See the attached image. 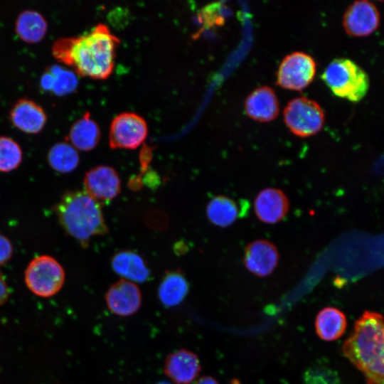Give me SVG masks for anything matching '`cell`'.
<instances>
[{"label":"cell","mask_w":384,"mask_h":384,"mask_svg":"<svg viewBox=\"0 0 384 384\" xmlns=\"http://www.w3.org/2000/svg\"><path fill=\"white\" fill-rule=\"evenodd\" d=\"M380 21V13L375 5L362 0L348 7L343 15V26L348 35L363 37L373 33L378 28Z\"/></svg>","instance_id":"obj_9"},{"label":"cell","mask_w":384,"mask_h":384,"mask_svg":"<svg viewBox=\"0 0 384 384\" xmlns=\"http://www.w3.org/2000/svg\"><path fill=\"white\" fill-rule=\"evenodd\" d=\"M279 253L276 246L266 240H256L245 247L244 264L252 274L266 277L276 268Z\"/></svg>","instance_id":"obj_12"},{"label":"cell","mask_w":384,"mask_h":384,"mask_svg":"<svg viewBox=\"0 0 384 384\" xmlns=\"http://www.w3.org/2000/svg\"><path fill=\"white\" fill-rule=\"evenodd\" d=\"M147 133V124L142 116L134 112H123L111 122L109 145L113 149H134L145 140Z\"/></svg>","instance_id":"obj_7"},{"label":"cell","mask_w":384,"mask_h":384,"mask_svg":"<svg viewBox=\"0 0 384 384\" xmlns=\"http://www.w3.org/2000/svg\"><path fill=\"white\" fill-rule=\"evenodd\" d=\"M9 296V291L7 284L0 272V305L4 304Z\"/></svg>","instance_id":"obj_28"},{"label":"cell","mask_w":384,"mask_h":384,"mask_svg":"<svg viewBox=\"0 0 384 384\" xmlns=\"http://www.w3.org/2000/svg\"><path fill=\"white\" fill-rule=\"evenodd\" d=\"M189 289L188 282L183 273L178 270L167 272L161 281L158 296L166 306L179 304L186 297Z\"/></svg>","instance_id":"obj_19"},{"label":"cell","mask_w":384,"mask_h":384,"mask_svg":"<svg viewBox=\"0 0 384 384\" xmlns=\"http://www.w3.org/2000/svg\"><path fill=\"white\" fill-rule=\"evenodd\" d=\"M238 203L225 196H217L207 204L206 215L214 225L225 228L232 225L241 215Z\"/></svg>","instance_id":"obj_21"},{"label":"cell","mask_w":384,"mask_h":384,"mask_svg":"<svg viewBox=\"0 0 384 384\" xmlns=\"http://www.w3.org/2000/svg\"><path fill=\"white\" fill-rule=\"evenodd\" d=\"M201 370L198 356L186 348L170 353L166 358L164 371L175 384H191Z\"/></svg>","instance_id":"obj_11"},{"label":"cell","mask_w":384,"mask_h":384,"mask_svg":"<svg viewBox=\"0 0 384 384\" xmlns=\"http://www.w3.org/2000/svg\"><path fill=\"white\" fill-rule=\"evenodd\" d=\"M58 223L70 236L87 247L95 235L108 232L101 204L85 191H67L55 206Z\"/></svg>","instance_id":"obj_2"},{"label":"cell","mask_w":384,"mask_h":384,"mask_svg":"<svg viewBox=\"0 0 384 384\" xmlns=\"http://www.w3.org/2000/svg\"><path fill=\"white\" fill-rule=\"evenodd\" d=\"M111 266L114 272L124 279L134 283L144 282L150 276V271L143 257L131 250L114 254L111 260Z\"/></svg>","instance_id":"obj_16"},{"label":"cell","mask_w":384,"mask_h":384,"mask_svg":"<svg viewBox=\"0 0 384 384\" xmlns=\"http://www.w3.org/2000/svg\"><path fill=\"white\" fill-rule=\"evenodd\" d=\"M142 296L136 283L122 279L112 284L105 294L109 310L122 317L134 314L140 308Z\"/></svg>","instance_id":"obj_10"},{"label":"cell","mask_w":384,"mask_h":384,"mask_svg":"<svg viewBox=\"0 0 384 384\" xmlns=\"http://www.w3.org/2000/svg\"><path fill=\"white\" fill-rule=\"evenodd\" d=\"M364 377L367 384H384V343L378 353L373 368Z\"/></svg>","instance_id":"obj_26"},{"label":"cell","mask_w":384,"mask_h":384,"mask_svg":"<svg viewBox=\"0 0 384 384\" xmlns=\"http://www.w3.org/2000/svg\"><path fill=\"white\" fill-rule=\"evenodd\" d=\"M23 152L19 144L8 136H0V171L10 172L21 164Z\"/></svg>","instance_id":"obj_23"},{"label":"cell","mask_w":384,"mask_h":384,"mask_svg":"<svg viewBox=\"0 0 384 384\" xmlns=\"http://www.w3.org/2000/svg\"><path fill=\"white\" fill-rule=\"evenodd\" d=\"M230 384H241V383H240V380H238V379L233 378L231 380Z\"/></svg>","instance_id":"obj_30"},{"label":"cell","mask_w":384,"mask_h":384,"mask_svg":"<svg viewBox=\"0 0 384 384\" xmlns=\"http://www.w3.org/2000/svg\"><path fill=\"white\" fill-rule=\"evenodd\" d=\"M245 110L254 120L272 121L279 113V102L275 92L267 86L257 88L246 98Z\"/></svg>","instance_id":"obj_15"},{"label":"cell","mask_w":384,"mask_h":384,"mask_svg":"<svg viewBox=\"0 0 384 384\" xmlns=\"http://www.w3.org/2000/svg\"><path fill=\"white\" fill-rule=\"evenodd\" d=\"M100 139V130L89 112L76 120L70 127L68 142L75 149L90 151L95 148Z\"/></svg>","instance_id":"obj_17"},{"label":"cell","mask_w":384,"mask_h":384,"mask_svg":"<svg viewBox=\"0 0 384 384\" xmlns=\"http://www.w3.org/2000/svg\"><path fill=\"white\" fill-rule=\"evenodd\" d=\"M65 273L62 265L53 257L39 255L28 265L24 281L28 289L41 297H50L63 287Z\"/></svg>","instance_id":"obj_4"},{"label":"cell","mask_w":384,"mask_h":384,"mask_svg":"<svg viewBox=\"0 0 384 384\" xmlns=\"http://www.w3.org/2000/svg\"><path fill=\"white\" fill-rule=\"evenodd\" d=\"M160 384H169V383H160Z\"/></svg>","instance_id":"obj_31"},{"label":"cell","mask_w":384,"mask_h":384,"mask_svg":"<svg viewBox=\"0 0 384 384\" xmlns=\"http://www.w3.org/2000/svg\"><path fill=\"white\" fill-rule=\"evenodd\" d=\"M47 159L53 170L63 174L73 171L80 162L78 151L68 142H59L52 145Z\"/></svg>","instance_id":"obj_22"},{"label":"cell","mask_w":384,"mask_h":384,"mask_svg":"<svg viewBox=\"0 0 384 384\" xmlns=\"http://www.w3.org/2000/svg\"><path fill=\"white\" fill-rule=\"evenodd\" d=\"M195 384H219L213 377L205 375L200 378Z\"/></svg>","instance_id":"obj_29"},{"label":"cell","mask_w":384,"mask_h":384,"mask_svg":"<svg viewBox=\"0 0 384 384\" xmlns=\"http://www.w3.org/2000/svg\"><path fill=\"white\" fill-rule=\"evenodd\" d=\"M316 69V63L311 55L303 52H293L280 63L277 84L287 90H302L311 82Z\"/></svg>","instance_id":"obj_6"},{"label":"cell","mask_w":384,"mask_h":384,"mask_svg":"<svg viewBox=\"0 0 384 384\" xmlns=\"http://www.w3.org/2000/svg\"><path fill=\"white\" fill-rule=\"evenodd\" d=\"M321 78L336 96L353 102L361 100L370 87L366 72L348 58L334 59L326 67Z\"/></svg>","instance_id":"obj_3"},{"label":"cell","mask_w":384,"mask_h":384,"mask_svg":"<svg viewBox=\"0 0 384 384\" xmlns=\"http://www.w3.org/2000/svg\"><path fill=\"white\" fill-rule=\"evenodd\" d=\"M119 39L108 27L98 23L90 31L78 36L62 37L53 43V56L81 76L106 79L114 67Z\"/></svg>","instance_id":"obj_1"},{"label":"cell","mask_w":384,"mask_h":384,"mask_svg":"<svg viewBox=\"0 0 384 384\" xmlns=\"http://www.w3.org/2000/svg\"><path fill=\"white\" fill-rule=\"evenodd\" d=\"M53 75L51 92L62 96L74 92L78 86V80L75 72L60 65L53 64L47 68Z\"/></svg>","instance_id":"obj_24"},{"label":"cell","mask_w":384,"mask_h":384,"mask_svg":"<svg viewBox=\"0 0 384 384\" xmlns=\"http://www.w3.org/2000/svg\"><path fill=\"white\" fill-rule=\"evenodd\" d=\"M314 325L316 333L321 340L333 341L338 339L345 333L347 326L346 316L337 308L324 307L317 314Z\"/></svg>","instance_id":"obj_18"},{"label":"cell","mask_w":384,"mask_h":384,"mask_svg":"<svg viewBox=\"0 0 384 384\" xmlns=\"http://www.w3.org/2000/svg\"><path fill=\"white\" fill-rule=\"evenodd\" d=\"M304 384H342L338 373L324 366L309 367L303 375Z\"/></svg>","instance_id":"obj_25"},{"label":"cell","mask_w":384,"mask_h":384,"mask_svg":"<svg viewBox=\"0 0 384 384\" xmlns=\"http://www.w3.org/2000/svg\"><path fill=\"white\" fill-rule=\"evenodd\" d=\"M287 127L295 135L306 137L319 132L323 127L325 115L315 101L297 97L289 101L284 110Z\"/></svg>","instance_id":"obj_5"},{"label":"cell","mask_w":384,"mask_h":384,"mask_svg":"<svg viewBox=\"0 0 384 384\" xmlns=\"http://www.w3.org/2000/svg\"><path fill=\"white\" fill-rule=\"evenodd\" d=\"M48 23L44 16L34 9H26L18 14L15 30L18 36L28 43L41 41L45 36Z\"/></svg>","instance_id":"obj_20"},{"label":"cell","mask_w":384,"mask_h":384,"mask_svg":"<svg viewBox=\"0 0 384 384\" xmlns=\"http://www.w3.org/2000/svg\"><path fill=\"white\" fill-rule=\"evenodd\" d=\"M85 191L101 205L108 203L121 191V181L117 171L110 166L100 165L86 172Z\"/></svg>","instance_id":"obj_8"},{"label":"cell","mask_w":384,"mask_h":384,"mask_svg":"<svg viewBox=\"0 0 384 384\" xmlns=\"http://www.w3.org/2000/svg\"><path fill=\"white\" fill-rule=\"evenodd\" d=\"M13 255V245L10 240L0 234V266L8 262Z\"/></svg>","instance_id":"obj_27"},{"label":"cell","mask_w":384,"mask_h":384,"mask_svg":"<svg viewBox=\"0 0 384 384\" xmlns=\"http://www.w3.org/2000/svg\"><path fill=\"white\" fill-rule=\"evenodd\" d=\"M9 118L17 128L27 133H37L45 125L47 115L36 102L27 97L18 99L9 112Z\"/></svg>","instance_id":"obj_14"},{"label":"cell","mask_w":384,"mask_h":384,"mask_svg":"<svg viewBox=\"0 0 384 384\" xmlns=\"http://www.w3.org/2000/svg\"><path fill=\"white\" fill-rule=\"evenodd\" d=\"M255 212L258 219L267 224H275L287 215L289 203L280 189L267 188L262 190L254 202Z\"/></svg>","instance_id":"obj_13"}]
</instances>
